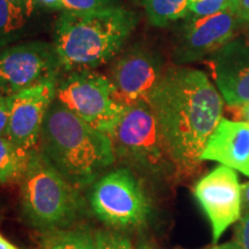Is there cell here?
<instances>
[{
    "mask_svg": "<svg viewBox=\"0 0 249 249\" xmlns=\"http://www.w3.org/2000/svg\"><path fill=\"white\" fill-rule=\"evenodd\" d=\"M58 79L46 81L8 96L6 136L27 151L37 149L46 113L57 96Z\"/></svg>",
    "mask_w": 249,
    "mask_h": 249,
    "instance_id": "cell-11",
    "label": "cell"
},
{
    "mask_svg": "<svg viewBox=\"0 0 249 249\" xmlns=\"http://www.w3.org/2000/svg\"><path fill=\"white\" fill-rule=\"evenodd\" d=\"M8 96L2 95V93L0 92V136L6 135V129H7L8 124Z\"/></svg>",
    "mask_w": 249,
    "mask_h": 249,
    "instance_id": "cell-23",
    "label": "cell"
},
{
    "mask_svg": "<svg viewBox=\"0 0 249 249\" xmlns=\"http://www.w3.org/2000/svg\"><path fill=\"white\" fill-rule=\"evenodd\" d=\"M211 76L230 107L249 104V40L233 38L208 58Z\"/></svg>",
    "mask_w": 249,
    "mask_h": 249,
    "instance_id": "cell-13",
    "label": "cell"
},
{
    "mask_svg": "<svg viewBox=\"0 0 249 249\" xmlns=\"http://www.w3.org/2000/svg\"><path fill=\"white\" fill-rule=\"evenodd\" d=\"M226 9H230L227 0H201V1L191 2L189 14L196 17H208V15L220 13Z\"/></svg>",
    "mask_w": 249,
    "mask_h": 249,
    "instance_id": "cell-21",
    "label": "cell"
},
{
    "mask_svg": "<svg viewBox=\"0 0 249 249\" xmlns=\"http://www.w3.org/2000/svg\"><path fill=\"white\" fill-rule=\"evenodd\" d=\"M238 18L241 23L247 24L249 27V0H240L238 7Z\"/></svg>",
    "mask_w": 249,
    "mask_h": 249,
    "instance_id": "cell-25",
    "label": "cell"
},
{
    "mask_svg": "<svg viewBox=\"0 0 249 249\" xmlns=\"http://www.w3.org/2000/svg\"><path fill=\"white\" fill-rule=\"evenodd\" d=\"M8 1L17 6L18 9H21L28 18L33 15L36 7L38 6L37 0H8Z\"/></svg>",
    "mask_w": 249,
    "mask_h": 249,
    "instance_id": "cell-24",
    "label": "cell"
},
{
    "mask_svg": "<svg viewBox=\"0 0 249 249\" xmlns=\"http://www.w3.org/2000/svg\"><path fill=\"white\" fill-rule=\"evenodd\" d=\"M30 152L18 147L6 135L0 136V186L20 182Z\"/></svg>",
    "mask_w": 249,
    "mask_h": 249,
    "instance_id": "cell-16",
    "label": "cell"
},
{
    "mask_svg": "<svg viewBox=\"0 0 249 249\" xmlns=\"http://www.w3.org/2000/svg\"><path fill=\"white\" fill-rule=\"evenodd\" d=\"M119 6V0H62V11L71 13H89Z\"/></svg>",
    "mask_w": 249,
    "mask_h": 249,
    "instance_id": "cell-20",
    "label": "cell"
},
{
    "mask_svg": "<svg viewBox=\"0 0 249 249\" xmlns=\"http://www.w3.org/2000/svg\"><path fill=\"white\" fill-rule=\"evenodd\" d=\"M60 73L53 43L31 40L0 50V92L5 96L59 79Z\"/></svg>",
    "mask_w": 249,
    "mask_h": 249,
    "instance_id": "cell-8",
    "label": "cell"
},
{
    "mask_svg": "<svg viewBox=\"0 0 249 249\" xmlns=\"http://www.w3.org/2000/svg\"><path fill=\"white\" fill-rule=\"evenodd\" d=\"M0 249H20L18 246L12 244L11 241L7 240L4 235L0 234Z\"/></svg>",
    "mask_w": 249,
    "mask_h": 249,
    "instance_id": "cell-29",
    "label": "cell"
},
{
    "mask_svg": "<svg viewBox=\"0 0 249 249\" xmlns=\"http://www.w3.org/2000/svg\"><path fill=\"white\" fill-rule=\"evenodd\" d=\"M55 99L80 119L108 135L126 107L111 80L92 70L70 71L59 77Z\"/></svg>",
    "mask_w": 249,
    "mask_h": 249,
    "instance_id": "cell-6",
    "label": "cell"
},
{
    "mask_svg": "<svg viewBox=\"0 0 249 249\" xmlns=\"http://www.w3.org/2000/svg\"><path fill=\"white\" fill-rule=\"evenodd\" d=\"M240 23V18L231 9L208 17L188 14L177 34L174 60L188 64L209 58L233 39Z\"/></svg>",
    "mask_w": 249,
    "mask_h": 249,
    "instance_id": "cell-9",
    "label": "cell"
},
{
    "mask_svg": "<svg viewBox=\"0 0 249 249\" xmlns=\"http://www.w3.org/2000/svg\"><path fill=\"white\" fill-rule=\"evenodd\" d=\"M89 204L93 214L114 230L144 225L151 213L147 194L128 167L103 174L91 187Z\"/></svg>",
    "mask_w": 249,
    "mask_h": 249,
    "instance_id": "cell-7",
    "label": "cell"
},
{
    "mask_svg": "<svg viewBox=\"0 0 249 249\" xmlns=\"http://www.w3.org/2000/svg\"><path fill=\"white\" fill-rule=\"evenodd\" d=\"M194 194L213 229V241L217 244L227 227L240 219L241 186L235 171L220 166L196 183Z\"/></svg>",
    "mask_w": 249,
    "mask_h": 249,
    "instance_id": "cell-10",
    "label": "cell"
},
{
    "mask_svg": "<svg viewBox=\"0 0 249 249\" xmlns=\"http://www.w3.org/2000/svg\"><path fill=\"white\" fill-rule=\"evenodd\" d=\"M40 245L43 249H96L93 233L82 225L42 233Z\"/></svg>",
    "mask_w": 249,
    "mask_h": 249,
    "instance_id": "cell-15",
    "label": "cell"
},
{
    "mask_svg": "<svg viewBox=\"0 0 249 249\" xmlns=\"http://www.w3.org/2000/svg\"><path fill=\"white\" fill-rule=\"evenodd\" d=\"M110 138L116 158L128 169L147 176L174 174V166L148 102L126 105Z\"/></svg>",
    "mask_w": 249,
    "mask_h": 249,
    "instance_id": "cell-5",
    "label": "cell"
},
{
    "mask_svg": "<svg viewBox=\"0 0 249 249\" xmlns=\"http://www.w3.org/2000/svg\"><path fill=\"white\" fill-rule=\"evenodd\" d=\"M235 242L242 249H249V213H246L236 225Z\"/></svg>",
    "mask_w": 249,
    "mask_h": 249,
    "instance_id": "cell-22",
    "label": "cell"
},
{
    "mask_svg": "<svg viewBox=\"0 0 249 249\" xmlns=\"http://www.w3.org/2000/svg\"><path fill=\"white\" fill-rule=\"evenodd\" d=\"M241 203L242 210L249 213V181L241 185Z\"/></svg>",
    "mask_w": 249,
    "mask_h": 249,
    "instance_id": "cell-27",
    "label": "cell"
},
{
    "mask_svg": "<svg viewBox=\"0 0 249 249\" xmlns=\"http://www.w3.org/2000/svg\"><path fill=\"white\" fill-rule=\"evenodd\" d=\"M37 4L48 9L62 11V0H37Z\"/></svg>",
    "mask_w": 249,
    "mask_h": 249,
    "instance_id": "cell-26",
    "label": "cell"
},
{
    "mask_svg": "<svg viewBox=\"0 0 249 249\" xmlns=\"http://www.w3.org/2000/svg\"><path fill=\"white\" fill-rule=\"evenodd\" d=\"M96 249H138L124 233L112 230H98L93 233Z\"/></svg>",
    "mask_w": 249,
    "mask_h": 249,
    "instance_id": "cell-19",
    "label": "cell"
},
{
    "mask_svg": "<svg viewBox=\"0 0 249 249\" xmlns=\"http://www.w3.org/2000/svg\"><path fill=\"white\" fill-rule=\"evenodd\" d=\"M160 55L144 45H134L117 57L110 80L124 105L148 101L164 74Z\"/></svg>",
    "mask_w": 249,
    "mask_h": 249,
    "instance_id": "cell-12",
    "label": "cell"
},
{
    "mask_svg": "<svg viewBox=\"0 0 249 249\" xmlns=\"http://www.w3.org/2000/svg\"><path fill=\"white\" fill-rule=\"evenodd\" d=\"M20 208L24 223L42 234L75 225L85 202L80 189L34 149L20 180Z\"/></svg>",
    "mask_w": 249,
    "mask_h": 249,
    "instance_id": "cell-4",
    "label": "cell"
},
{
    "mask_svg": "<svg viewBox=\"0 0 249 249\" xmlns=\"http://www.w3.org/2000/svg\"><path fill=\"white\" fill-rule=\"evenodd\" d=\"M236 110V118L238 120L249 123V104L242 105L240 107H234Z\"/></svg>",
    "mask_w": 249,
    "mask_h": 249,
    "instance_id": "cell-28",
    "label": "cell"
},
{
    "mask_svg": "<svg viewBox=\"0 0 249 249\" xmlns=\"http://www.w3.org/2000/svg\"><path fill=\"white\" fill-rule=\"evenodd\" d=\"M37 150L79 189L92 186L117 160L110 135L80 119L57 99L46 113Z\"/></svg>",
    "mask_w": 249,
    "mask_h": 249,
    "instance_id": "cell-2",
    "label": "cell"
},
{
    "mask_svg": "<svg viewBox=\"0 0 249 249\" xmlns=\"http://www.w3.org/2000/svg\"><path fill=\"white\" fill-rule=\"evenodd\" d=\"M174 174L193 176L200 170L202 151L222 120L224 99L202 71L166 68L148 98Z\"/></svg>",
    "mask_w": 249,
    "mask_h": 249,
    "instance_id": "cell-1",
    "label": "cell"
},
{
    "mask_svg": "<svg viewBox=\"0 0 249 249\" xmlns=\"http://www.w3.org/2000/svg\"><path fill=\"white\" fill-rule=\"evenodd\" d=\"M201 160L218 161L249 177V123L222 118L205 143Z\"/></svg>",
    "mask_w": 249,
    "mask_h": 249,
    "instance_id": "cell-14",
    "label": "cell"
},
{
    "mask_svg": "<svg viewBox=\"0 0 249 249\" xmlns=\"http://www.w3.org/2000/svg\"><path fill=\"white\" fill-rule=\"evenodd\" d=\"M210 249H242V248L234 241V242H226V244H223V245L213 246V247H211Z\"/></svg>",
    "mask_w": 249,
    "mask_h": 249,
    "instance_id": "cell-30",
    "label": "cell"
},
{
    "mask_svg": "<svg viewBox=\"0 0 249 249\" xmlns=\"http://www.w3.org/2000/svg\"><path fill=\"white\" fill-rule=\"evenodd\" d=\"M28 18L8 0H0V50L22 36Z\"/></svg>",
    "mask_w": 249,
    "mask_h": 249,
    "instance_id": "cell-18",
    "label": "cell"
},
{
    "mask_svg": "<svg viewBox=\"0 0 249 249\" xmlns=\"http://www.w3.org/2000/svg\"><path fill=\"white\" fill-rule=\"evenodd\" d=\"M139 21L135 12L120 5L89 13L61 12L53 40L61 71L95 70L116 58Z\"/></svg>",
    "mask_w": 249,
    "mask_h": 249,
    "instance_id": "cell-3",
    "label": "cell"
},
{
    "mask_svg": "<svg viewBox=\"0 0 249 249\" xmlns=\"http://www.w3.org/2000/svg\"><path fill=\"white\" fill-rule=\"evenodd\" d=\"M227 2H229V8L231 9L233 13L238 15V7H239V2H240V0H227Z\"/></svg>",
    "mask_w": 249,
    "mask_h": 249,
    "instance_id": "cell-31",
    "label": "cell"
},
{
    "mask_svg": "<svg viewBox=\"0 0 249 249\" xmlns=\"http://www.w3.org/2000/svg\"><path fill=\"white\" fill-rule=\"evenodd\" d=\"M196 1H201V0H191V2H196Z\"/></svg>",
    "mask_w": 249,
    "mask_h": 249,
    "instance_id": "cell-33",
    "label": "cell"
},
{
    "mask_svg": "<svg viewBox=\"0 0 249 249\" xmlns=\"http://www.w3.org/2000/svg\"><path fill=\"white\" fill-rule=\"evenodd\" d=\"M138 249H152V248L149 245H147V244H141L138 247Z\"/></svg>",
    "mask_w": 249,
    "mask_h": 249,
    "instance_id": "cell-32",
    "label": "cell"
},
{
    "mask_svg": "<svg viewBox=\"0 0 249 249\" xmlns=\"http://www.w3.org/2000/svg\"><path fill=\"white\" fill-rule=\"evenodd\" d=\"M148 21L161 28L182 20L189 14L191 0H140Z\"/></svg>",
    "mask_w": 249,
    "mask_h": 249,
    "instance_id": "cell-17",
    "label": "cell"
}]
</instances>
